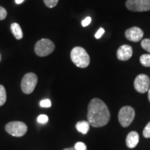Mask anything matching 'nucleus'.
<instances>
[{
    "mask_svg": "<svg viewBox=\"0 0 150 150\" xmlns=\"http://www.w3.org/2000/svg\"><path fill=\"white\" fill-rule=\"evenodd\" d=\"M88 122L95 128L106 125L110 119V113L106 104L102 99L94 98L88 106Z\"/></svg>",
    "mask_w": 150,
    "mask_h": 150,
    "instance_id": "nucleus-1",
    "label": "nucleus"
},
{
    "mask_svg": "<svg viewBox=\"0 0 150 150\" xmlns=\"http://www.w3.org/2000/svg\"><path fill=\"white\" fill-rule=\"evenodd\" d=\"M70 58L74 65L80 68L87 67L91 62L88 54L81 47H75L72 49L70 53Z\"/></svg>",
    "mask_w": 150,
    "mask_h": 150,
    "instance_id": "nucleus-2",
    "label": "nucleus"
},
{
    "mask_svg": "<svg viewBox=\"0 0 150 150\" xmlns=\"http://www.w3.org/2000/svg\"><path fill=\"white\" fill-rule=\"evenodd\" d=\"M55 50V45L52 40L47 38H42L38 40L34 47L35 53L37 56L45 57L50 55Z\"/></svg>",
    "mask_w": 150,
    "mask_h": 150,
    "instance_id": "nucleus-3",
    "label": "nucleus"
},
{
    "mask_svg": "<svg viewBox=\"0 0 150 150\" xmlns=\"http://www.w3.org/2000/svg\"><path fill=\"white\" fill-rule=\"evenodd\" d=\"M135 117V110L130 106H125L120 108L118 113V120L121 126L128 127Z\"/></svg>",
    "mask_w": 150,
    "mask_h": 150,
    "instance_id": "nucleus-4",
    "label": "nucleus"
},
{
    "mask_svg": "<svg viewBox=\"0 0 150 150\" xmlns=\"http://www.w3.org/2000/svg\"><path fill=\"white\" fill-rule=\"evenodd\" d=\"M6 132L15 137H22L27 132V126L25 123L20 121L10 122L6 125Z\"/></svg>",
    "mask_w": 150,
    "mask_h": 150,
    "instance_id": "nucleus-5",
    "label": "nucleus"
},
{
    "mask_svg": "<svg viewBox=\"0 0 150 150\" xmlns=\"http://www.w3.org/2000/svg\"><path fill=\"white\" fill-rule=\"evenodd\" d=\"M37 75L33 72L27 73L23 76L21 81V88L22 92L27 95L32 93L37 85Z\"/></svg>",
    "mask_w": 150,
    "mask_h": 150,
    "instance_id": "nucleus-6",
    "label": "nucleus"
},
{
    "mask_svg": "<svg viewBox=\"0 0 150 150\" xmlns=\"http://www.w3.org/2000/svg\"><path fill=\"white\" fill-rule=\"evenodd\" d=\"M126 7L134 12L150 11V0H127Z\"/></svg>",
    "mask_w": 150,
    "mask_h": 150,
    "instance_id": "nucleus-7",
    "label": "nucleus"
},
{
    "mask_svg": "<svg viewBox=\"0 0 150 150\" xmlns=\"http://www.w3.org/2000/svg\"><path fill=\"white\" fill-rule=\"evenodd\" d=\"M134 88L140 93H145L148 91L150 86V79L147 75L140 74L136 76L134 81Z\"/></svg>",
    "mask_w": 150,
    "mask_h": 150,
    "instance_id": "nucleus-8",
    "label": "nucleus"
},
{
    "mask_svg": "<svg viewBox=\"0 0 150 150\" xmlns=\"http://www.w3.org/2000/svg\"><path fill=\"white\" fill-rule=\"evenodd\" d=\"M144 33L139 27H134L128 29L125 31V37L127 40L132 42H139L143 38Z\"/></svg>",
    "mask_w": 150,
    "mask_h": 150,
    "instance_id": "nucleus-9",
    "label": "nucleus"
},
{
    "mask_svg": "<svg viewBox=\"0 0 150 150\" xmlns=\"http://www.w3.org/2000/svg\"><path fill=\"white\" fill-rule=\"evenodd\" d=\"M133 55V48L128 45H123L118 48L117 57L120 61H126L130 59Z\"/></svg>",
    "mask_w": 150,
    "mask_h": 150,
    "instance_id": "nucleus-10",
    "label": "nucleus"
},
{
    "mask_svg": "<svg viewBox=\"0 0 150 150\" xmlns=\"http://www.w3.org/2000/svg\"><path fill=\"white\" fill-rule=\"evenodd\" d=\"M139 142V135L136 131H131L127 135L126 138L127 146L130 149L136 147Z\"/></svg>",
    "mask_w": 150,
    "mask_h": 150,
    "instance_id": "nucleus-11",
    "label": "nucleus"
},
{
    "mask_svg": "<svg viewBox=\"0 0 150 150\" xmlns=\"http://www.w3.org/2000/svg\"><path fill=\"white\" fill-rule=\"evenodd\" d=\"M11 29L12 31L13 34L17 40H20L23 38V33H22V30L18 23H13L11 25Z\"/></svg>",
    "mask_w": 150,
    "mask_h": 150,
    "instance_id": "nucleus-12",
    "label": "nucleus"
},
{
    "mask_svg": "<svg viewBox=\"0 0 150 150\" xmlns=\"http://www.w3.org/2000/svg\"><path fill=\"white\" fill-rule=\"evenodd\" d=\"M76 129L79 132L83 134H86L90 129V123L87 121L78 122L76 125Z\"/></svg>",
    "mask_w": 150,
    "mask_h": 150,
    "instance_id": "nucleus-13",
    "label": "nucleus"
},
{
    "mask_svg": "<svg viewBox=\"0 0 150 150\" xmlns=\"http://www.w3.org/2000/svg\"><path fill=\"white\" fill-rule=\"evenodd\" d=\"M6 102V92L4 86L0 85V106H3Z\"/></svg>",
    "mask_w": 150,
    "mask_h": 150,
    "instance_id": "nucleus-14",
    "label": "nucleus"
},
{
    "mask_svg": "<svg viewBox=\"0 0 150 150\" xmlns=\"http://www.w3.org/2000/svg\"><path fill=\"white\" fill-rule=\"evenodd\" d=\"M140 63L145 67H150V54H142L140 58Z\"/></svg>",
    "mask_w": 150,
    "mask_h": 150,
    "instance_id": "nucleus-15",
    "label": "nucleus"
},
{
    "mask_svg": "<svg viewBox=\"0 0 150 150\" xmlns=\"http://www.w3.org/2000/svg\"><path fill=\"white\" fill-rule=\"evenodd\" d=\"M141 47L150 54V39L146 38L142 40Z\"/></svg>",
    "mask_w": 150,
    "mask_h": 150,
    "instance_id": "nucleus-16",
    "label": "nucleus"
},
{
    "mask_svg": "<svg viewBox=\"0 0 150 150\" xmlns=\"http://www.w3.org/2000/svg\"><path fill=\"white\" fill-rule=\"evenodd\" d=\"M45 4L48 8H54L57 5L59 0H43Z\"/></svg>",
    "mask_w": 150,
    "mask_h": 150,
    "instance_id": "nucleus-17",
    "label": "nucleus"
},
{
    "mask_svg": "<svg viewBox=\"0 0 150 150\" xmlns=\"http://www.w3.org/2000/svg\"><path fill=\"white\" fill-rule=\"evenodd\" d=\"M142 134H143V136L146 138H150V122H148L147 125L144 128V130L142 131Z\"/></svg>",
    "mask_w": 150,
    "mask_h": 150,
    "instance_id": "nucleus-18",
    "label": "nucleus"
},
{
    "mask_svg": "<svg viewBox=\"0 0 150 150\" xmlns=\"http://www.w3.org/2000/svg\"><path fill=\"white\" fill-rule=\"evenodd\" d=\"M74 148L76 150H87L86 144L82 142H78L74 145Z\"/></svg>",
    "mask_w": 150,
    "mask_h": 150,
    "instance_id": "nucleus-19",
    "label": "nucleus"
},
{
    "mask_svg": "<svg viewBox=\"0 0 150 150\" xmlns=\"http://www.w3.org/2000/svg\"><path fill=\"white\" fill-rule=\"evenodd\" d=\"M40 106H42V107L49 108L51 106L52 103H51V101H50V99H43V100H42L40 102Z\"/></svg>",
    "mask_w": 150,
    "mask_h": 150,
    "instance_id": "nucleus-20",
    "label": "nucleus"
},
{
    "mask_svg": "<svg viewBox=\"0 0 150 150\" xmlns=\"http://www.w3.org/2000/svg\"><path fill=\"white\" fill-rule=\"evenodd\" d=\"M49 118L46 115H40L38 117V122L41 124H45L48 122Z\"/></svg>",
    "mask_w": 150,
    "mask_h": 150,
    "instance_id": "nucleus-21",
    "label": "nucleus"
},
{
    "mask_svg": "<svg viewBox=\"0 0 150 150\" xmlns=\"http://www.w3.org/2000/svg\"><path fill=\"white\" fill-rule=\"evenodd\" d=\"M7 11L4 7L0 6V20H3L6 18Z\"/></svg>",
    "mask_w": 150,
    "mask_h": 150,
    "instance_id": "nucleus-22",
    "label": "nucleus"
},
{
    "mask_svg": "<svg viewBox=\"0 0 150 150\" xmlns=\"http://www.w3.org/2000/svg\"><path fill=\"white\" fill-rule=\"evenodd\" d=\"M91 20H92V19H91V17H87V18H86L81 22L82 26H83V27H87L88 25H89V24H91Z\"/></svg>",
    "mask_w": 150,
    "mask_h": 150,
    "instance_id": "nucleus-23",
    "label": "nucleus"
},
{
    "mask_svg": "<svg viewBox=\"0 0 150 150\" xmlns=\"http://www.w3.org/2000/svg\"><path fill=\"white\" fill-rule=\"evenodd\" d=\"M104 32H105L104 29H103V28H100V29H99L98 30V31H97V33H95V38H96L97 39L100 38L102 37V35L103 34H104Z\"/></svg>",
    "mask_w": 150,
    "mask_h": 150,
    "instance_id": "nucleus-24",
    "label": "nucleus"
},
{
    "mask_svg": "<svg viewBox=\"0 0 150 150\" xmlns=\"http://www.w3.org/2000/svg\"><path fill=\"white\" fill-rule=\"evenodd\" d=\"M24 1V0H16V2L18 4H22Z\"/></svg>",
    "mask_w": 150,
    "mask_h": 150,
    "instance_id": "nucleus-25",
    "label": "nucleus"
},
{
    "mask_svg": "<svg viewBox=\"0 0 150 150\" xmlns=\"http://www.w3.org/2000/svg\"><path fill=\"white\" fill-rule=\"evenodd\" d=\"M63 150H76L74 147H69V148H65V149Z\"/></svg>",
    "mask_w": 150,
    "mask_h": 150,
    "instance_id": "nucleus-26",
    "label": "nucleus"
},
{
    "mask_svg": "<svg viewBox=\"0 0 150 150\" xmlns=\"http://www.w3.org/2000/svg\"><path fill=\"white\" fill-rule=\"evenodd\" d=\"M148 99H149V102H150V88L148 90Z\"/></svg>",
    "mask_w": 150,
    "mask_h": 150,
    "instance_id": "nucleus-27",
    "label": "nucleus"
},
{
    "mask_svg": "<svg viewBox=\"0 0 150 150\" xmlns=\"http://www.w3.org/2000/svg\"><path fill=\"white\" fill-rule=\"evenodd\" d=\"M0 60H1V56H0Z\"/></svg>",
    "mask_w": 150,
    "mask_h": 150,
    "instance_id": "nucleus-28",
    "label": "nucleus"
}]
</instances>
